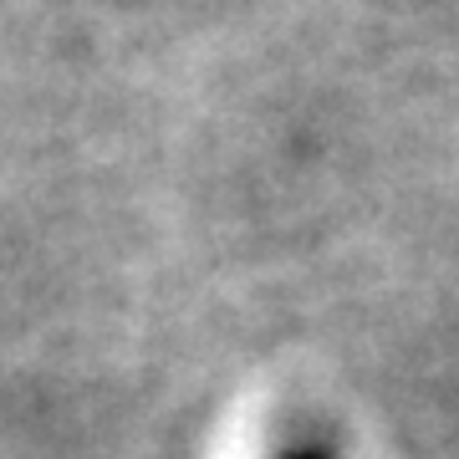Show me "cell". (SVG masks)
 <instances>
[{
    "label": "cell",
    "mask_w": 459,
    "mask_h": 459,
    "mask_svg": "<svg viewBox=\"0 0 459 459\" xmlns=\"http://www.w3.org/2000/svg\"><path fill=\"white\" fill-rule=\"evenodd\" d=\"M286 459H327V455H316V449H296V455H286Z\"/></svg>",
    "instance_id": "6da1fadb"
}]
</instances>
